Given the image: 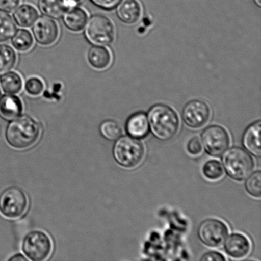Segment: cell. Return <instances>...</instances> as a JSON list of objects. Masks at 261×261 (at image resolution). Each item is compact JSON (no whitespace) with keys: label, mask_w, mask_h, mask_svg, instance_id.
<instances>
[{"label":"cell","mask_w":261,"mask_h":261,"mask_svg":"<svg viewBox=\"0 0 261 261\" xmlns=\"http://www.w3.org/2000/svg\"><path fill=\"white\" fill-rule=\"evenodd\" d=\"M149 128L158 139L168 141L175 137L179 129V119L176 112L164 104H156L148 113Z\"/></svg>","instance_id":"6da1fadb"},{"label":"cell","mask_w":261,"mask_h":261,"mask_svg":"<svg viewBox=\"0 0 261 261\" xmlns=\"http://www.w3.org/2000/svg\"><path fill=\"white\" fill-rule=\"evenodd\" d=\"M8 143L17 149H27L37 142L40 135V127L35 119L23 116L13 120L7 126Z\"/></svg>","instance_id":"7a4b0ae2"},{"label":"cell","mask_w":261,"mask_h":261,"mask_svg":"<svg viewBox=\"0 0 261 261\" xmlns=\"http://www.w3.org/2000/svg\"><path fill=\"white\" fill-rule=\"evenodd\" d=\"M227 175L236 181H244L251 175L254 169V161L249 153L239 147L227 150L222 157Z\"/></svg>","instance_id":"3957f363"},{"label":"cell","mask_w":261,"mask_h":261,"mask_svg":"<svg viewBox=\"0 0 261 261\" xmlns=\"http://www.w3.org/2000/svg\"><path fill=\"white\" fill-rule=\"evenodd\" d=\"M113 153L119 165L126 168H133L142 162L145 147L137 138L125 136L118 138L115 143Z\"/></svg>","instance_id":"277c9868"},{"label":"cell","mask_w":261,"mask_h":261,"mask_svg":"<svg viewBox=\"0 0 261 261\" xmlns=\"http://www.w3.org/2000/svg\"><path fill=\"white\" fill-rule=\"evenodd\" d=\"M85 35L89 42L96 45H109L114 40L113 23L103 15H94L86 25Z\"/></svg>","instance_id":"5b68a950"},{"label":"cell","mask_w":261,"mask_h":261,"mask_svg":"<svg viewBox=\"0 0 261 261\" xmlns=\"http://www.w3.org/2000/svg\"><path fill=\"white\" fill-rule=\"evenodd\" d=\"M28 204L27 194L17 187H10L0 195V212L7 218L16 219L22 216Z\"/></svg>","instance_id":"8992f818"},{"label":"cell","mask_w":261,"mask_h":261,"mask_svg":"<svg viewBox=\"0 0 261 261\" xmlns=\"http://www.w3.org/2000/svg\"><path fill=\"white\" fill-rule=\"evenodd\" d=\"M53 244L45 232L34 231L25 237L22 250L30 260L42 261L47 259L52 252Z\"/></svg>","instance_id":"52a82bcc"},{"label":"cell","mask_w":261,"mask_h":261,"mask_svg":"<svg viewBox=\"0 0 261 261\" xmlns=\"http://www.w3.org/2000/svg\"><path fill=\"white\" fill-rule=\"evenodd\" d=\"M201 140L206 152L212 157H221L228 149L230 144L229 133L219 125H212L204 129Z\"/></svg>","instance_id":"ba28073f"},{"label":"cell","mask_w":261,"mask_h":261,"mask_svg":"<svg viewBox=\"0 0 261 261\" xmlns=\"http://www.w3.org/2000/svg\"><path fill=\"white\" fill-rule=\"evenodd\" d=\"M228 227L224 222L216 219H208L201 222L198 235L200 241L206 246H221L228 234Z\"/></svg>","instance_id":"9c48e42d"},{"label":"cell","mask_w":261,"mask_h":261,"mask_svg":"<svg viewBox=\"0 0 261 261\" xmlns=\"http://www.w3.org/2000/svg\"><path fill=\"white\" fill-rule=\"evenodd\" d=\"M211 117V109L208 104L199 99L189 101L182 110V119L187 126L198 129L207 123Z\"/></svg>","instance_id":"30bf717a"},{"label":"cell","mask_w":261,"mask_h":261,"mask_svg":"<svg viewBox=\"0 0 261 261\" xmlns=\"http://www.w3.org/2000/svg\"><path fill=\"white\" fill-rule=\"evenodd\" d=\"M32 31L37 42L44 46L55 43L60 34L57 23L48 17L38 18L34 22Z\"/></svg>","instance_id":"8fae6325"},{"label":"cell","mask_w":261,"mask_h":261,"mask_svg":"<svg viewBox=\"0 0 261 261\" xmlns=\"http://www.w3.org/2000/svg\"><path fill=\"white\" fill-rule=\"evenodd\" d=\"M224 250L229 256L242 259L247 256L251 250V243L241 233H233L225 240Z\"/></svg>","instance_id":"7c38bea8"},{"label":"cell","mask_w":261,"mask_h":261,"mask_svg":"<svg viewBox=\"0 0 261 261\" xmlns=\"http://www.w3.org/2000/svg\"><path fill=\"white\" fill-rule=\"evenodd\" d=\"M260 130L261 121L258 120L245 129L242 137V144L245 149L257 158L261 155Z\"/></svg>","instance_id":"4fadbf2b"},{"label":"cell","mask_w":261,"mask_h":261,"mask_svg":"<svg viewBox=\"0 0 261 261\" xmlns=\"http://www.w3.org/2000/svg\"><path fill=\"white\" fill-rule=\"evenodd\" d=\"M23 105L19 97L5 94L0 98V117L6 121H13L22 113Z\"/></svg>","instance_id":"5bb4252c"},{"label":"cell","mask_w":261,"mask_h":261,"mask_svg":"<svg viewBox=\"0 0 261 261\" xmlns=\"http://www.w3.org/2000/svg\"><path fill=\"white\" fill-rule=\"evenodd\" d=\"M126 129L130 137L137 139L147 137L150 130L147 115L144 112L132 115L126 122Z\"/></svg>","instance_id":"9a60e30c"},{"label":"cell","mask_w":261,"mask_h":261,"mask_svg":"<svg viewBox=\"0 0 261 261\" xmlns=\"http://www.w3.org/2000/svg\"><path fill=\"white\" fill-rule=\"evenodd\" d=\"M117 7V17L122 22L132 24L139 20L142 9L137 0H121Z\"/></svg>","instance_id":"2e32d148"},{"label":"cell","mask_w":261,"mask_h":261,"mask_svg":"<svg viewBox=\"0 0 261 261\" xmlns=\"http://www.w3.org/2000/svg\"><path fill=\"white\" fill-rule=\"evenodd\" d=\"M88 15L80 7H71L63 15V22L68 30L81 32L88 22Z\"/></svg>","instance_id":"e0dca14e"},{"label":"cell","mask_w":261,"mask_h":261,"mask_svg":"<svg viewBox=\"0 0 261 261\" xmlns=\"http://www.w3.org/2000/svg\"><path fill=\"white\" fill-rule=\"evenodd\" d=\"M89 64L97 70L108 68L112 61V55L108 48L101 45L93 46L88 51Z\"/></svg>","instance_id":"ac0fdd59"},{"label":"cell","mask_w":261,"mask_h":261,"mask_svg":"<svg viewBox=\"0 0 261 261\" xmlns=\"http://www.w3.org/2000/svg\"><path fill=\"white\" fill-rule=\"evenodd\" d=\"M38 7L40 12L46 16L60 19L69 6L64 0H38Z\"/></svg>","instance_id":"d6986e66"},{"label":"cell","mask_w":261,"mask_h":261,"mask_svg":"<svg viewBox=\"0 0 261 261\" xmlns=\"http://www.w3.org/2000/svg\"><path fill=\"white\" fill-rule=\"evenodd\" d=\"M13 17L19 27L29 28L38 18V12L33 5L23 4L15 10Z\"/></svg>","instance_id":"ffe728a7"},{"label":"cell","mask_w":261,"mask_h":261,"mask_svg":"<svg viewBox=\"0 0 261 261\" xmlns=\"http://www.w3.org/2000/svg\"><path fill=\"white\" fill-rule=\"evenodd\" d=\"M0 84L4 93L16 94L22 88L23 81L21 76L15 71H8L0 77Z\"/></svg>","instance_id":"44dd1931"},{"label":"cell","mask_w":261,"mask_h":261,"mask_svg":"<svg viewBox=\"0 0 261 261\" xmlns=\"http://www.w3.org/2000/svg\"><path fill=\"white\" fill-rule=\"evenodd\" d=\"M12 44L18 51L27 52L32 48L34 40L30 31L20 29L13 36Z\"/></svg>","instance_id":"7402d4cb"},{"label":"cell","mask_w":261,"mask_h":261,"mask_svg":"<svg viewBox=\"0 0 261 261\" xmlns=\"http://www.w3.org/2000/svg\"><path fill=\"white\" fill-rule=\"evenodd\" d=\"M17 61V55L9 45H0V75L8 72L14 68Z\"/></svg>","instance_id":"603a6c76"},{"label":"cell","mask_w":261,"mask_h":261,"mask_svg":"<svg viewBox=\"0 0 261 261\" xmlns=\"http://www.w3.org/2000/svg\"><path fill=\"white\" fill-rule=\"evenodd\" d=\"M16 32V25L10 15L0 11V42L11 38Z\"/></svg>","instance_id":"cb8c5ba5"},{"label":"cell","mask_w":261,"mask_h":261,"mask_svg":"<svg viewBox=\"0 0 261 261\" xmlns=\"http://www.w3.org/2000/svg\"><path fill=\"white\" fill-rule=\"evenodd\" d=\"M203 173L208 180H217L223 176L224 169L219 161L210 160L204 164Z\"/></svg>","instance_id":"d4e9b609"},{"label":"cell","mask_w":261,"mask_h":261,"mask_svg":"<svg viewBox=\"0 0 261 261\" xmlns=\"http://www.w3.org/2000/svg\"><path fill=\"white\" fill-rule=\"evenodd\" d=\"M100 132L110 140H116L121 137L122 130L120 125L112 120H107L101 124Z\"/></svg>","instance_id":"484cf974"},{"label":"cell","mask_w":261,"mask_h":261,"mask_svg":"<svg viewBox=\"0 0 261 261\" xmlns=\"http://www.w3.org/2000/svg\"><path fill=\"white\" fill-rule=\"evenodd\" d=\"M245 183V188L248 193L254 198H260L261 196V172L255 171L247 178Z\"/></svg>","instance_id":"4316f807"},{"label":"cell","mask_w":261,"mask_h":261,"mask_svg":"<svg viewBox=\"0 0 261 261\" xmlns=\"http://www.w3.org/2000/svg\"><path fill=\"white\" fill-rule=\"evenodd\" d=\"M25 90L31 96H37L40 95L44 89V84L40 78L33 76L25 83Z\"/></svg>","instance_id":"83f0119b"},{"label":"cell","mask_w":261,"mask_h":261,"mask_svg":"<svg viewBox=\"0 0 261 261\" xmlns=\"http://www.w3.org/2000/svg\"><path fill=\"white\" fill-rule=\"evenodd\" d=\"M187 149L192 155H199L203 149V145H202L201 140L197 137L192 138L188 143Z\"/></svg>","instance_id":"f1b7e54d"},{"label":"cell","mask_w":261,"mask_h":261,"mask_svg":"<svg viewBox=\"0 0 261 261\" xmlns=\"http://www.w3.org/2000/svg\"><path fill=\"white\" fill-rule=\"evenodd\" d=\"M90 1L101 9L111 10L117 7L121 0H90Z\"/></svg>","instance_id":"f546056e"},{"label":"cell","mask_w":261,"mask_h":261,"mask_svg":"<svg viewBox=\"0 0 261 261\" xmlns=\"http://www.w3.org/2000/svg\"><path fill=\"white\" fill-rule=\"evenodd\" d=\"M20 0H0V11L11 13L19 6Z\"/></svg>","instance_id":"4dcf8cb0"},{"label":"cell","mask_w":261,"mask_h":261,"mask_svg":"<svg viewBox=\"0 0 261 261\" xmlns=\"http://www.w3.org/2000/svg\"><path fill=\"white\" fill-rule=\"evenodd\" d=\"M200 260L203 261H224L226 260V259L221 253L217 252H209L205 253V254L201 257Z\"/></svg>","instance_id":"1f68e13d"},{"label":"cell","mask_w":261,"mask_h":261,"mask_svg":"<svg viewBox=\"0 0 261 261\" xmlns=\"http://www.w3.org/2000/svg\"><path fill=\"white\" fill-rule=\"evenodd\" d=\"M27 260V258L24 257V256H23L22 255H20V254L15 255H14V256H13L12 258H10V259H9V260H15V261H17V260L22 261V260Z\"/></svg>","instance_id":"d6a6232c"},{"label":"cell","mask_w":261,"mask_h":261,"mask_svg":"<svg viewBox=\"0 0 261 261\" xmlns=\"http://www.w3.org/2000/svg\"><path fill=\"white\" fill-rule=\"evenodd\" d=\"M66 1H67L68 6H71V5L77 4V3L80 2L81 0H66Z\"/></svg>","instance_id":"836d02e7"},{"label":"cell","mask_w":261,"mask_h":261,"mask_svg":"<svg viewBox=\"0 0 261 261\" xmlns=\"http://www.w3.org/2000/svg\"><path fill=\"white\" fill-rule=\"evenodd\" d=\"M255 4L257 5L258 7L261 6V0H254Z\"/></svg>","instance_id":"e575fe53"},{"label":"cell","mask_w":261,"mask_h":261,"mask_svg":"<svg viewBox=\"0 0 261 261\" xmlns=\"http://www.w3.org/2000/svg\"><path fill=\"white\" fill-rule=\"evenodd\" d=\"M0 96H1V90H0Z\"/></svg>","instance_id":"d590c367"}]
</instances>
